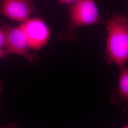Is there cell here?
Returning <instances> with one entry per match:
<instances>
[{
    "label": "cell",
    "mask_w": 128,
    "mask_h": 128,
    "mask_svg": "<svg viewBox=\"0 0 128 128\" xmlns=\"http://www.w3.org/2000/svg\"><path fill=\"white\" fill-rule=\"evenodd\" d=\"M105 59L118 68L128 64V17L116 13L106 21Z\"/></svg>",
    "instance_id": "1"
},
{
    "label": "cell",
    "mask_w": 128,
    "mask_h": 128,
    "mask_svg": "<svg viewBox=\"0 0 128 128\" xmlns=\"http://www.w3.org/2000/svg\"><path fill=\"white\" fill-rule=\"evenodd\" d=\"M101 20L95 0H78L68 8V22L66 30L58 37L64 40H76L74 34L78 28L95 25Z\"/></svg>",
    "instance_id": "2"
},
{
    "label": "cell",
    "mask_w": 128,
    "mask_h": 128,
    "mask_svg": "<svg viewBox=\"0 0 128 128\" xmlns=\"http://www.w3.org/2000/svg\"><path fill=\"white\" fill-rule=\"evenodd\" d=\"M4 32L6 39V53L14 54L26 58L30 62L37 60L36 55L30 52V48L26 34L20 26L18 27L5 25L2 27Z\"/></svg>",
    "instance_id": "3"
},
{
    "label": "cell",
    "mask_w": 128,
    "mask_h": 128,
    "mask_svg": "<svg viewBox=\"0 0 128 128\" xmlns=\"http://www.w3.org/2000/svg\"><path fill=\"white\" fill-rule=\"evenodd\" d=\"M20 26L26 34L30 48L40 49L50 38V29L40 18H28Z\"/></svg>",
    "instance_id": "4"
},
{
    "label": "cell",
    "mask_w": 128,
    "mask_h": 128,
    "mask_svg": "<svg viewBox=\"0 0 128 128\" xmlns=\"http://www.w3.org/2000/svg\"><path fill=\"white\" fill-rule=\"evenodd\" d=\"M35 10L33 1L30 0H0V12L14 21H26Z\"/></svg>",
    "instance_id": "5"
},
{
    "label": "cell",
    "mask_w": 128,
    "mask_h": 128,
    "mask_svg": "<svg viewBox=\"0 0 128 128\" xmlns=\"http://www.w3.org/2000/svg\"><path fill=\"white\" fill-rule=\"evenodd\" d=\"M117 88L112 92L110 101L122 107L124 112H128V68L126 66L119 68Z\"/></svg>",
    "instance_id": "6"
},
{
    "label": "cell",
    "mask_w": 128,
    "mask_h": 128,
    "mask_svg": "<svg viewBox=\"0 0 128 128\" xmlns=\"http://www.w3.org/2000/svg\"><path fill=\"white\" fill-rule=\"evenodd\" d=\"M6 46V35L4 30L0 28V50H5Z\"/></svg>",
    "instance_id": "7"
},
{
    "label": "cell",
    "mask_w": 128,
    "mask_h": 128,
    "mask_svg": "<svg viewBox=\"0 0 128 128\" xmlns=\"http://www.w3.org/2000/svg\"><path fill=\"white\" fill-rule=\"evenodd\" d=\"M0 128H18V125L16 122H12L6 125H0Z\"/></svg>",
    "instance_id": "8"
},
{
    "label": "cell",
    "mask_w": 128,
    "mask_h": 128,
    "mask_svg": "<svg viewBox=\"0 0 128 128\" xmlns=\"http://www.w3.org/2000/svg\"><path fill=\"white\" fill-rule=\"evenodd\" d=\"M61 4H66L69 5L71 4L74 2L78 1V0H58Z\"/></svg>",
    "instance_id": "9"
},
{
    "label": "cell",
    "mask_w": 128,
    "mask_h": 128,
    "mask_svg": "<svg viewBox=\"0 0 128 128\" xmlns=\"http://www.w3.org/2000/svg\"><path fill=\"white\" fill-rule=\"evenodd\" d=\"M7 55L6 53L5 50H0V58L4 56L5 55Z\"/></svg>",
    "instance_id": "10"
},
{
    "label": "cell",
    "mask_w": 128,
    "mask_h": 128,
    "mask_svg": "<svg viewBox=\"0 0 128 128\" xmlns=\"http://www.w3.org/2000/svg\"><path fill=\"white\" fill-rule=\"evenodd\" d=\"M4 90V82L0 80V94Z\"/></svg>",
    "instance_id": "11"
},
{
    "label": "cell",
    "mask_w": 128,
    "mask_h": 128,
    "mask_svg": "<svg viewBox=\"0 0 128 128\" xmlns=\"http://www.w3.org/2000/svg\"><path fill=\"white\" fill-rule=\"evenodd\" d=\"M122 128H128V124H126V125H125Z\"/></svg>",
    "instance_id": "12"
},
{
    "label": "cell",
    "mask_w": 128,
    "mask_h": 128,
    "mask_svg": "<svg viewBox=\"0 0 128 128\" xmlns=\"http://www.w3.org/2000/svg\"><path fill=\"white\" fill-rule=\"evenodd\" d=\"M31 0V1H32V0Z\"/></svg>",
    "instance_id": "13"
}]
</instances>
